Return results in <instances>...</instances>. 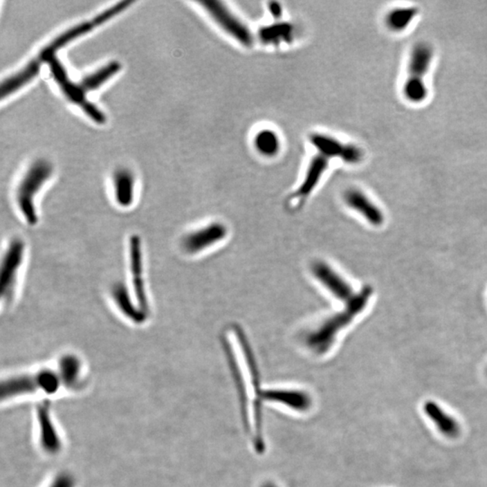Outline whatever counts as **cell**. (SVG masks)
Masks as SVG:
<instances>
[{"mask_svg": "<svg viewBox=\"0 0 487 487\" xmlns=\"http://www.w3.org/2000/svg\"><path fill=\"white\" fill-rule=\"evenodd\" d=\"M345 201L350 208L360 213L367 221L375 226L382 225L384 214L365 193L358 190H349L346 192Z\"/></svg>", "mask_w": 487, "mask_h": 487, "instance_id": "15", "label": "cell"}, {"mask_svg": "<svg viewBox=\"0 0 487 487\" xmlns=\"http://www.w3.org/2000/svg\"><path fill=\"white\" fill-rule=\"evenodd\" d=\"M38 415H39L42 445L48 452H57L61 446L60 441L50 419L48 408L46 405L40 406Z\"/></svg>", "mask_w": 487, "mask_h": 487, "instance_id": "20", "label": "cell"}, {"mask_svg": "<svg viewBox=\"0 0 487 487\" xmlns=\"http://www.w3.org/2000/svg\"><path fill=\"white\" fill-rule=\"evenodd\" d=\"M419 13L417 7L398 8L389 12L386 25L394 32H402L408 28Z\"/></svg>", "mask_w": 487, "mask_h": 487, "instance_id": "21", "label": "cell"}, {"mask_svg": "<svg viewBox=\"0 0 487 487\" xmlns=\"http://www.w3.org/2000/svg\"><path fill=\"white\" fill-rule=\"evenodd\" d=\"M255 147L263 156H274L280 150V140L273 130L264 129L255 136Z\"/></svg>", "mask_w": 487, "mask_h": 487, "instance_id": "22", "label": "cell"}, {"mask_svg": "<svg viewBox=\"0 0 487 487\" xmlns=\"http://www.w3.org/2000/svg\"><path fill=\"white\" fill-rule=\"evenodd\" d=\"M121 70V64L117 61H112L100 68L99 70L89 74L82 78L81 82H79L82 90L88 93V92L98 90L105 84L109 79L116 75Z\"/></svg>", "mask_w": 487, "mask_h": 487, "instance_id": "19", "label": "cell"}, {"mask_svg": "<svg viewBox=\"0 0 487 487\" xmlns=\"http://www.w3.org/2000/svg\"><path fill=\"white\" fill-rule=\"evenodd\" d=\"M74 481L73 478L67 475H62L53 482L52 486L50 487H73Z\"/></svg>", "mask_w": 487, "mask_h": 487, "instance_id": "24", "label": "cell"}, {"mask_svg": "<svg viewBox=\"0 0 487 487\" xmlns=\"http://www.w3.org/2000/svg\"><path fill=\"white\" fill-rule=\"evenodd\" d=\"M260 487H278V486H276L274 482H271V481H266V482L263 483Z\"/></svg>", "mask_w": 487, "mask_h": 487, "instance_id": "26", "label": "cell"}, {"mask_svg": "<svg viewBox=\"0 0 487 487\" xmlns=\"http://www.w3.org/2000/svg\"><path fill=\"white\" fill-rule=\"evenodd\" d=\"M270 10H271L273 16H280L282 10L280 6H278L277 3H273L271 7H270Z\"/></svg>", "mask_w": 487, "mask_h": 487, "instance_id": "25", "label": "cell"}, {"mask_svg": "<svg viewBox=\"0 0 487 487\" xmlns=\"http://www.w3.org/2000/svg\"><path fill=\"white\" fill-rule=\"evenodd\" d=\"M53 167L46 160H38L33 163L28 173L19 183L17 192V206L23 218L28 225L35 226L38 222L37 208L35 205V194L42 186L51 177Z\"/></svg>", "mask_w": 487, "mask_h": 487, "instance_id": "3", "label": "cell"}, {"mask_svg": "<svg viewBox=\"0 0 487 487\" xmlns=\"http://www.w3.org/2000/svg\"><path fill=\"white\" fill-rule=\"evenodd\" d=\"M114 183L115 199L117 203L122 208L131 206L134 201V179L133 174L127 169H120L113 177Z\"/></svg>", "mask_w": 487, "mask_h": 487, "instance_id": "18", "label": "cell"}, {"mask_svg": "<svg viewBox=\"0 0 487 487\" xmlns=\"http://www.w3.org/2000/svg\"><path fill=\"white\" fill-rule=\"evenodd\" d=\"M49 65L51 75L60 87L62 93L71 103L80 107L82 111L97 124H104L107 121L106 115L96 105L89 102L85 92L79 83L73 82L68 76L66 70L56 55L51 56L46 61Z\"/></svg>", "mask_w": 487, "mask_h": 487, "instance_id": "5", "label": "cell"}, {"mask_svg": "<svg viewBox=\"0 0 487 487\" xmlns=\"http://www.w3.org/2000/svg\"><path fill=\"white\" fill-rule=\"evenodd\" d=\"M310 139L320 156L327 159L338 157L347 163H358L363 159L360 148L351 144H343L331 136L316 133L311 135Z\"/></svg>", "mask_w": 487, "mask_h": 487, "instance_id": "9", "label": "cell"}, {"mask_svg": "<svg viewBox=\"0 0 487 487\" xmlns=\"http://www.w3.org/2000/svg\"><path fill=\"white\" fill-rule=\"evenodd\" d=\"M227 228L221 223H213L187 234L182 240V248L186 253L197 254L214 244L221 241L227 236Z\"/></svg>", "mask_w": 487, "mask_h": 487, "instance_id": "10", "label": "cell"}, {"mask_svg": "<svg viewBox=\"0 0 487 487\" xmlns=\"http://www.w3.org/2000/svg\"><path fill=\"white\" fill-rule=\"evenodd\" d=\"M313 273L320 284L324 285L336 298L347 302L354 298L351 286L329 264L323 262L315 263L313 266Z\"/></svg>", "mask_w": 487, "mask_h": 487, "instance_id": "12", "label": "cell"}, {"mask_svg": "<svg viewBox=\"0 0 487 487\" xmlns=\"http://www.w3.org/2000/svg\"><path fill=\"white\" fill-rule=\"evenodd\" d=\"M24 255H25V244L19 239L12 240L8 246L1 264L0 289H1L2 299H10L13 293L15 284H16L20 267L22 266Z\"/></svg>", "mask_w": 487, "mask_h": 487, "instance_id": "8", "label": "cell"}, {"mask_svg": "<svg viewBox=\"0 0 487 487\" xmlns=\"http://www.w3.org/2000/svg\"><path fill=\"white\" fill-rule=\"evenodd\" d=\"M433 59V49L430 44L418 43L412 50L410 57L408 75L403 85V94L412 103H421L428 97L425 76Z\"/></svg>", "mask_w": 487, "mask_h": 487, "instance_id": "4", "label": "cell"}, {"mask_svg": "<svg viewBox=\"0 0 487 487\" xmlns=\"http://www.w3.org/2000/svg\"><path fill=\"white\" fill-rule=\"evenodd\" d=\"M132 4L133 2L131 1L118 3L117 5H114L109 10L98 15L95 19L79 24V25L70 28L69 30L62 33L55 39H53L48 46L42 49L41 52L33 60L29 62L22 70L3 81L1 91H0L1 99L4 100L5 98L10 97L14 92L19 91L24 86L30 82L39 73L42 64L46 62L51 56H55L59 50L64 48L71 42L81 37L82 35L88 34V33L93 30L98 26L103 25L107 21L111 20L117 15L121 13V12L126 10Z\"/></svg>", "mask_w": 487, "mask_h": 487, "instance_id": "1", "label": "cell"}, {"mask_svg": "<svg viewBox=\"0 0 487 487\" xmlns=\"http://www.w3.org/2000/svg\"><path fill=\"white\" fill-rule=\"evenodd\" d=\"M129 255L132 295L135 297L136 304L141 309L143 313L148 315L149 314L150 306L144 278L142 244L138 236H133L129 239Z\"/></svg>", "mask_w": 487, "mask_h": 487, "instance_id": "7", "label": "cell"}, {"mask_svg": "<svg viewBox=\"0 0 487 487\" xmlns=\"http://www.w3.org/2000/svg\"><path fill=\"white\" fill-rule=\"evenodd\" d=\"M111 295L118 310L127 319L136 324H142L147 320L148 315L143 313L136 304L135 297L130 293V291L125 286V284L118 283L113 285Z\"/></svg>", "mask_w": 487, "mask_h": 487, "instance_id": "13", "label": "cell"}, {"mask_svg": "<svg viewBox=\"0 0 487 487\" xmlns=\"http://www.w3.org/2000/svg\"><path fill=\"white\" fill-rule=\"evenodd\" d=\"M423 412L442 435L450 439H456L460 435L461 428L459 421L445 412L436 402L427 401L424 403Z\"/></svg>", "mask_w": 487, "mask_h": 487, "instance_id": "14", "label": "cell"}, {"mask_svg": "<svg viewBox=\"0 0 487 487\" xmlns=\"http://www.w3.org/2000/svg\"><path fill=\"white\" fill-rule=\"evenodd\" d=\"M260 401L262 405L264 402L278 403L298 412L310 411L313 406L310 394L295 389H264Z\"/></svg>", "mask_w": 487, "mask_h": 487, "instance_id": "11", "label": "cell"}, {"mask_svg": "<svg viewBox=\"0 0 487 487\" xmlns=\"http://www.w3.org/2000/svg\"><path fill=\"white\" fill-rule=\"evenodd\" d=\"M81 365L74 356H66L62 360L61 375L65 384L73 385L78 379Z\"/></svg>", "mask_w": 487, "mask_h": 487, "instance_id": "23", "label": "cell"}, {"mask_svg": "<svg viewBox=\"0 0 487 487\" xmlns=\"http://www.w3.org/2000/svg\"><path fill=\"white\" fill-rule=\"evenodd\" d=\"M372 289L365 287L358 295L347 302V307L342 313L335 315L317 331L309 335L307 345L313 351L318 354H323L328 351L335 341L338 332L349 324L356 315L361 313L369 301Z\"/></svg>", "mask_w": 487, "mask_h": 487, "instance_id": "2", "label": "cell"}, {"mask_svg": "<svg viewBox=\"0 0 487 487\" xmlns=\"http://www.w3.org/2000/svg\"><path fill=\"white\" fill-rule=\"evenodd\" d=\"M328 160L320 154H318L311 159L307 171H306L304 179L299 186V189L293 193V199L304 201L310 196L328 168Z\"/></svg>", "mask_w": 487, "mask_h": 487, "instance_id": "16", "label": "cell"}, {"mask_svg": "<svg viewBox=\"0 0 487 487\" xmlns=\"http://www.w3.org/2000/svg\"><path fill=\"white\" fill-rule=\"evenodd\" d=\"M199 4L215 21L217 25L243 46L253 44V35L248 26L232 13L223 3L216 0H201Z\"/></svg>", "mask_w": 487, "mask_h": 487, "instance_id": "6", "label": "cell"}, {"mask_svg": "<svg viewBox=\"0 0 487 487\" xmlns=\"http://www.w3.org/2000/svg\"><path fill=\"white\" fill-rule=\"evenodd\" d=\"M39 388H42L39 375L13 377L2 383L1 398L5 399L19 394L32 393Z\"/></svg>", "mask_w": 487, "mask_h": 487, "instance_id": "17", "label": "cell"}]
</instances>
